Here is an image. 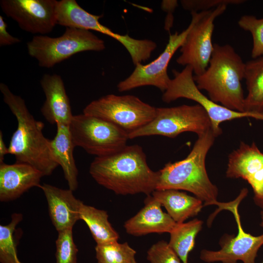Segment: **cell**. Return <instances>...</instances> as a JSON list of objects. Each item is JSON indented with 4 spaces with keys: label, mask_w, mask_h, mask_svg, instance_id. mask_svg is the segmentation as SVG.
<instances>
[{
    "label": "cell",
    "mask_w": 263,
    "mask_h": 263,
    "mask_svg": "<svg viewBox=\"0 0 263 263\" xmlns=\"http://www.w3.org/2000/svg\"><path fill=\"white\" fill-rule=\"evenodd\" d=\"M89 172L99 185L122 195H151L156 189L159 176V171L149 167L138 145H126L114 153L95 157Z\"/></svg>",
    "instance_id": "cell-1"
},
{
    "label": "cell",
    "mask_w": 263,
    "mask_h": 263,
    "mask_svg": "<svg viewBox=\"0 0 263 263\" xmlns=\"http://www.w3.org/2000/svg\"><path fill=\"white\" fill-rule=\"evenodd\" d=\"M0 90L18 123L9 143V154L15 156L16 162L30 165L43 176L50 175L59 165L51 152V140L43 135L44 123L34 118L24 99L14 94L5 84L0 83Z\"/></svg>",
    "instance_id": "cell-2"
},
{
    "label": "cell",
    "mask_w": 263,
    "mask_h": 263,
    "mask_svg": "<svg viewBox=\"0 0 263 263\" xmlns=\"http://www.w3.org/2000/svg\"><path fill=\"white\" fill-rule=\"evenodd\" d=\"M216 137L212 129L198 135L185 158L169 162L159 170L156 189L188 191L204 202V206L216 205L218 188L210 181L206 168L207 154Z\"/></svg>",
    "instance_id": "cell-3"
},
{
    "label": "cell",
    "mask_w": 263,
    "mask_h": 263,
    "mask_svg": "<svg viewBox=\"0 0 263 263\" xmlns=\"http://www.w3.org/2000/svg\"><path fill=\"white\" fill-rule=\"evenodd\" d=\"M245 65L231 45L215 43L207 69L199 75H193V79L198 88L206 91L214 102L232 110L245 112L242 85Z\"/></svg>",
    "instance_id": "cell-4"
},
{
    "label": "cell",
    "mask_w": 263,
    "mask_h": 263,
    "mask_svg": "<svg viewBox=\"0 0 263 263\" xmlns=\"http://www.w3.org/2000/svg\"><path fill=\"white\" fill-rule=\"evenodd\" d=\"M28 54L39 66L50 68L74 55L87 51H101L105 42L89 30L66 28L58 37L37 35L27 44Z\"/></svg>",
    "instance_id": "cell-5"
},
{
    "label": "cell",
    "mask_w": 263,
    "mask_h": 263,
    "mask_svg": "<svg viewBox=\"0 0 263 263\" xmlns=\"http://www.w3.org/2000/svg\"><path fill=\"white\" fill-rule=\"evenodd\" d=\"M69 128L74 146L96 157L119 151L129 139L128 133L117 126L84 113L74 115Z\"/></svg>",
    "instance_id": "cell-6"
},
{
    "label": "cell",
    "mask_w": 263,
    "mask_h": 263,
    "mask_svg": "<svg viewBox=\"0 0 263 263\" xmlns=\"http://www.w3.org/2000/svg\"><path fill=\"white\" fill-rule=\"evenodd\" d=\"M210 120L199 104L156 108L154 118L145 126L129 133V138L161 135L174 138L184 132L199 135L211 130Z\"/></svg>",
    "instance_id": "cell-7"
},
{
    "label": "cell",
    "mask_w": 263,
    "mask_h": 263,
    "mask_svg": "<svg viewBox=\"0 0 263 263\" xmlns=\"http://www.w3.org/2000/svg\"><path fill=\"white\" fill-rule=\"evenodd\" d=\"M156 112V108L134 95L110 94L90 102L83 113L111 122L129 134L150 123Z\"/></svg>",
    "instance_id": "cell-8"
},
{
    "label": "cell",
    "mask_w": 263,
    "mask_h": 263,
    "mask_svg": "<svg viewBox=\"0 0 263 263\" xmlns=\"http://www.w3.org/2000/svg\"><path fill=\"white\" fill-rule=\"evenodd\" d=\"M173 74L174 77L171 79L168 88L163 93L162 101L169 103L184 98L195 101L207 113L210 120L212 130L216 137L222 134L220 124L223 122L244 117L263 120V115L232 110L206 96L198 88L193 79V72L191 66H186L181 71L174 70Z\"/></svg>",
    "instance_id": "cell-9"
},
{
    "label": "cell",
    "mask_w": 263,
    "mask_h": 263,
    "mask_svg": "<svg viewBox=\"0 0 263 263\" xmlns=\"http://www.w3.org/2000/svg\"><path fill=\"white\" fill-rule=\"evenodd\" d=\"M227 6L222 5L208 11L191 12L192 25L180 48L181 55L176 62L179 65L191 66L194 75L202 74L209 65L214 49L212 42L214 22L225 12Z\"/></svg>",
    "instance_id": "cell-10"
},
{
    "label": "cell",
    "mask_w": 263,
    "mask_h": 263,
    "mask_svg": "<svg viewBox=\"0 0 263 263\" xmlns=\"http://www.w3.org/2000/svg\"><path fill=\"white\" fill-rule=\"evenodd\" d=\"M248 189L243 188L233 202L220 203L217 206L221 209H226L233 214L238 227L237 235L221 245L218 250L202 249L200 259L207 263L233 262L241 261L243 263H255L260 248L263 245V234L255 236L245 232L243 228L238 212L239 203L247 194Z\"/></svg>",
    "instance_id": "cell-11"
},
{
    "label": "cell",
    "mask_w": 263,
    "mask_h": 263,
    "mask_svg": "<svg viewBox=\"0 0 263 263\" xmlns=\"http://www.w3.org/2000/svg\"><path fill=\"white\" fill-rule=\"evenodd\" d=\"M192 25L190 21L188 27L182 32L170 34L164 51L150 63L135 65L132 73L118 84V91L122 92L142 86H152L164 93L171 80L168 74L169 64L176 51L184 44Z\"/></svg>",
    "instance_id": "cell-12"
},
{
    "label": "cell",
    "mask_w": 263,
    "mask_h": 263,
    "mask_svg": "<svg viewBox=\"0 0 263 263\" xmlns=\"http://www.w3.org/2000/svg\"><path fill=\"white\" fill-rule=\"evenodd\" d=\"M56 0H1L2 11L23 30L45 35L57 24Z\"/></svg>",
    "instance_id": "cell-13"
},
{
    "label": "cell",
    "mask_w": 263,
    "mask_h": 263,
    "mask_svg": "<svg viewBox=\"0 0 263 263\" xmlns=\"http://www.w3.org/2000/svg\"><path fill=\"white\" fill-rule=\"evenodd\" d=\"M161 207L160 203L151 194L147 195L143 207L125 222L124 227L126 232L134 236L170 233L177 223Z\"/></svg>",
    "instance_id": "cell-14"
},
{
    "label": "cell",
    "mask_w": 263,
    "mask_h": 263,
    "mask_svg": "<svg viewBox=\"0 0 263 263\" xmlns=\"http://www.w3.org/2000/svg\"><path fill=\"white\" fill-rule=\"evenodd\" d=\"M46 198L49 216L57 232L73 228L79 219L81 203L70 189H62L43 183L39 187Z\"/></svg>",
    "instance_id": "cell-15"
},
{
    "label": "cell",
    "mask_w": 263,
    "mask_h": 263,
    "mask_svg": "<svg viewBox=\"0 0 263 263\" xmlns=\"http://www.w3.org/2000/svg\"><path fill=\"white\" fill-rule=\"evenodd\" d=\"M40 82L45 95L40 109L43 116L51 124L69 126L74 115L61 77L56 74H45Z\"/></svg>",
    "instance_id": "cell-16"
},
{
    "label": "cell",
    "mask_w": 263,
    "mask_h": 263,
    "mask_svg": "<svg viewBox=\"0 0 263 263\" xmlns=\"http://www.w3.org/2000/svg\"><path fill=\"white\" fill-rule=\"evenodd\" d=\"M56 23L66 28L94 30L116 39L124 47L131 42L128 34L120 35L100 23L102 17L92 14L83 9L75 0L57 1L56 9Z\"/></svg>",
    "instance_id": "cell-17"
},
{
    "label": "cell",
    "mask_w": 263,
    "mask_h": 263,
    "mask_svg": "<svg viewBox=\"0 0 263 263\" xmlns=\"http://www.w3.org/2000/svg\"><path fill=\"white\" fill-rule=\"evenodd\" d=\"M42 173L25 163H0V201L8 202L19 198L32 188L39 187Z\"/></svg>",
    "instance_id": "cell-18"
},
{
    "label": "cell",
    "mask_w": 263,
    "mask_h": 263,
    "mask_svg": "<svg viewBox=\"0 0 263 263\" xmlns=\"http://www.w3.org/2000/svg\"><path fill=\"white\" fill-rule=\"evenodd\" d=\"M263 171V153L253 142L250 145L241 142L237 149L231 152L228 159L226 176L242 178L247 182Z\"/></svg>",
    "instance_id": "cell-19"
},
{
    "label": "cell",
    "mask_w": 263,
    "mask_h": 263,
    "mask_svg": "<svg viewBox=\"0 0 263 263\" xmlns=\"http://www.w3.org/2000/svg\"><path fill=\"white\" fill-rule=\"evenodd\" d=\"M56 133L51 140L52 155L62 169L69 188L75 190L78 187V169L73 155L75 147L72 139L69 126L56 124Z\"/></svg>",
    "instance_id": "cell-20"
},
{
    "label": "cell",
    "mask_w": 263,
    "mask_h": 263,
    "mask_svg": "<svg viewBox=\"0 0 263 263\" xmlns=\"http://www.w3.org/2000/svg\"><path fill=\"white\" fill-rule=\"evenodd\" d=\"M151 195L177 224L184 223L188 218L196 216L204 206L201 199L179 190L156 189Z\"/></svg>",
    "instance_id": "cell-21"
},
{
    "label": "cell",
    "mask_w": 263,
    "mask_h": 263,
    "mask_svg": "<svg viewBox=\"0 0 263 263\" xmlns=\"http://www.w3.org/2000/svg\"><path fill=\"white\" fill-rule=\"evenodd\" d=\"M244 79L247 90L244 112L263 115V56L245 63Z\"/></svg>",
    "instance_id": "cell-22"
},
{
    "label": "cell",
    "mask_w": 263,
    "mask_h": 263,
    "mask_svg": "<svg viewBox=\"0 0 263 263\" xmlns=\"http://www.w3.org/2000/svg\"><path fill=\"white\" fill-rule=\"evenodd\" d=\"M79 219L87 225L96 244L118 241L119 235L109 222L106 211L81 203Z\"/></svg>",
    "instance_id": "cell-23"
},
{
    "label": "cell",
    "mask_w": 263,
    "mask_h": 263,
    "mask_svg": "<svg viewBox=\"0 0 263 263\" xmlns=\"http://www.w3.org/2000/svg\"><path fill=\"white\" fill-rule=\"evenodd\" d=\"M203 224V222L198 219L177 224L169 233V245L182 263H188V254L194 247L196 237L201 230Z\"/></svg>",
    "instance_id": "cell-24"
},
{
    "label": "cell",
    "mask_w": 263,
    "mask_h": 263,
    "mask_svg": "<svg viewBox=\"0 0 263 263\" xmlns=\"http://www.w3.org/2000/svg\"><path fill=\"white\" fill-rule=\"evenodd\" d=\"M95 251L97 263H136V251L127 242L96 244Z\"/></svg>",
    "instance_id": "cell-25"
},
{
    "label": "cell",
    "mask_w": 263,
    "mask_h": 263,
    "mask_svg": "<svg viewBox=\"0 0 263 263\" xmlns=\"http://www.w3.org/2000/svg\"><path fill=\"white\" fill-rule=\"evenodd\" d=\"M22 214L14 213L11 221L6 225H0V262L22 263L18 258L17 244L15 237L17 225L22 221Z\"/></svg>",
    "instance_id": "cell-26"
},
{
    "label": "cell",
    "mask_w": 263,
    "mask_h": 263,
    "mask_svg": "<svg viewBox=\"0 0 263 263\" xmlns=\"http://www.w3.org/2000/svg\"><path fill=\"white\" fill-rule=\"evenodd\" d=\"M56 246V263H77L78 249L74 241L73 228L58 232Z\"/></svg>",
    "instance_id": "cell-27"
},
{
    "label": "cell",
    "mask_w": 263,
    "mask_h": 263,
    "mask_svg": "<svg viewBox=\"0 0 263 263\" xmlns=\"http://www.w3.org/2000/svg\"><path fill=\"white\" fill-rule=\"evenodd\" d=\"M238 23L252 36V57L255 59L263 56V18L259 19L253 16L244 15L241 17Z\"/></svg>",
    "instance_id": "cell-28"
},
{
    "label": "cell",
    "mask_w": 263,
    "mask_h": 263,
    "mask_svg": "<svg viewBox=\"0 0 263 263\" xmlns=\"http://www.w3.org/2000/svg\"><path fill=\"white\" fill-rule=\"evenodd\" d=\"M147 259L150 263H182L168 243L164 240L150 246L147 251Z\"/></svg>",
    "instance_id": "cell-29"
},
{
    "label": "cell",
    "mask_w": 263,
    "mask_h": 263,
    "mask_svg": "<svg viewBox=\"0 0 263 263\" xmlns=\"http://www.w3.org/2000/svg\"><path fill=\"white\" fill-rule=\"evenodd\" d=\"M244 0H183L182 7L191 12H200L214 9L220 5H238L244 3Z\"/></svg>",
    "instance_id": "cell-30"
},
{
    "label": "cell",
    "mask_w": 263,
    "mask_h": 263,
    "mask_svg": "<svg viewBox=\"0 0 263 263\" xmlns=\"http://www.w3.org/2000/svg\"><path fill=\"white\" fill-rule=\"evenodd\" d=\"M7 24L0 16V46L12 45L21 42L20 39L12 36L7 30Z\"/></svg>",
    "instance_id": "cell-31"
},
{
    "label": "cell",
    "mask_w": 263,
    "mask_h": 263,
    "mask_svg": "<svg viewBox=\"0 0 263 263\" xmlns=\"http://www.w3.org/2000/svg\"><path fill=\"white\" fill-rule=\"evenodd\" d=\"M9 154L8 147H7L3 139L2 131H0V163L3 162L4 156Z\"/></svg>",
    "instance_id": "cell-32"
},
{
    "label": "cell",
    "mask_w": 263,
    "mask_h": 263,
    "mask_svg": "<svg viewBox=\"0 0 263 263\" xmlns=\"http://www.w3.org/2000/svg\"><path fill=\"white\" fill-rule=\"evenodd\" d=\"M255 203L263 211V197L260 199L253 198Z\"/></svg>",
    "instance_id": "cell-33"
},
{
    "label": "cell",
    "mask_w": 263,
    "mask_h": 263,
    "mask_svg": "<svg viewBox=\"0 0 263 263\" xmlns=\"http://www.w3.org/2000/svg\"><path fill=\"white\" fill-rule=\"evenodd\" d=\"M260 215H261L260 226L263 228V211L261 210Z\"/></svg>",
    "instance_id": "cell-34"
},
{
    "label": "cell",
    "mask_w": 263,
    "mask_h": 263,
    "mask_svg": "<svg viewBox=\"0 0 263 263\" xmlns=\"http://www.w3.org/2000/svg\"><path fill=\"white\" fill-rule=\"evenodd\" d=\"M233 263V262H223V263Z\"/></svg>",
    "instance_id": "cell-35"
},
{
    "label": "cell",
    "mask_w": 263,
    "mask_h": 263,
    "mask_svg": "<svg viewBox=\"0 0 263 263\" xmlns=\"http://www.w3.org/2000/svg\"><path fill=\"white\" fill-rule=\"evenodd\" d=\"M262 263H263V262Z\"/></svg>",
    "instance_id": "cell-36"
}]
</instances>
